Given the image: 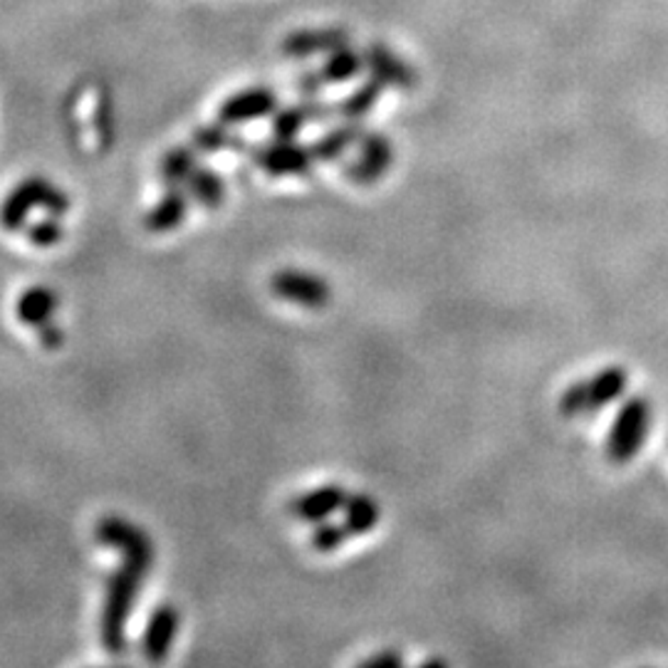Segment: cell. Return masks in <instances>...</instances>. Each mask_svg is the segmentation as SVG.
I'll use <instances>...</instances> for the list:
<instances>
[{
	"mask_svg": "<svg viewBox=\"0 0 668 668\" xmlns=\"http://www.w3.org/2000/svg\"><path fill=\"white\" fill-rule=\"evenodd\" d=\"M359 666H365V668H399V666H404V656H401L396 648H387V652H381L377 656L365 658V661H359Z\"/></svg>",
	"mask_w": 668,
	"mask_h": 668,
	"instance_id": "83f0119b",
	"label": "cell"
},
{
	"mask_svg": "<svg viewBox=\"0 0 668 668\" xmlns=\"http://www.w3.org/2000/svg\"><path fill=\"white\" fill-rule=\"evenodd\" d=\"M275 112H278V94H275V90L251 88L231 94V97L221 104L218 122L228 124V127H238V124L273 117Z\"/></svg>",
	"mask_w": 668,
	"mask_h": 668,
	"instance_id": "ba28073f",
	"label": "cell"
},
{
	"mask_svg": "<svg viewBox=\"0 0 668 668\" xmlns=\"http://www.w3.org/2000/svg\"><path fill=\"white\" fill-rule=\"evenodd\" d=\"M422 666H424V668H426V666H448V661H444V658H434V661H424Z\"/></svg>",
	"mask_w": 668,
	"mask_h": 668,
	"instance_id": "4dcf8cb0",
	"label": "cell"
},
{
	"mask_svg": "<svg viewBox=\"0 0 668 668\" xmlns=\"http://www.w3.org/2000/svg\"><path fill=\"white\" fill-rule=\"evenodd\" d=\"M145 577V572L129 565V562H122V567L114 569L107 577V591H104V607L100 617V636L104 652L110 656H122L127 652V622L131 619Z\"/></svg>",
	"mask_w": 668,
	"mask_h": 668,
	"instance_id": "6da1fadb",
	"label": "cell"
},
{
	"mask_svg": "<svg viewBox=\"0 0 668 668\" xmlns=\"http://www.w3.org/2000/svg\"><path fill=\"white\" fill-rule=\"evenodd\" d=\"M347 498L349 493L342 488V485L327 483L310 493L298 495V498L288 505V510L295 520H300L304 525H318L322 520H330L334 512L345 508Z\"/></svg>",
	"mask_w": 668,
	"mask_h": 668,
	"instance_id": "8fae6325",
	"label": "cell"
},
{
	"mask_svg": "<svg viewBox=\"0 0 668 668\" xmlns=\"http://www.w3.org/2000/svg\"><path fill=\"white\" fill-rule=\"evenodd\" d=\"M557 408L565 418H577V416L587 414V384H585V379L575 381V384H569L565 391H562Z\"/></svg>",
	"mask_w": 668,
	"mask_h": 668,
	"instance_id": "484cf974",
	"label": "cell"
},
{
	"mask_svg": "<svg viewBox=\"0 0 668 668\" xmlns=\"http://www.w3.org/2000/svg\"><path fill=\"white\" fill-rule=\"evenodd\" d=\"M35 208H45L50 216H65L72 208L70 196L43 176L23 178L0 204V226L8 233L21 231Z\"/></svg>",
	"mask_w": 668,
	"mask_h": 668,
	"instance_id": "7a4b0ae2",
	"label": "cell"
},
{
	"mask_svg": "<svg viewBox=\"0 0 668 668\" xmlns=\"http://www.w3.org/2000/svg\"><path fill=\"white\" fill-rule=\"evenodd\" d=\"M57 308H60V295L53 288H45V285H35V288H27L18 298L15 314L27 327H41V324L53 320Z\"/></svg>",
	"mask_w": 668,
	"mask_h": 668,
	"instance_id": "2e32d148",
	"label": "cell"
},
{
	"mask_svg": "<svg viewBox=\"0 0 668 668\" xmlns=\"http://www.w3.org/2000/svg\"><path fill=\"white\" fill-rule=\"evenodd\" d=\"M188 196L198 200L204 208H218L226 200V184L223 178L208 166H196L194 174L186 181Z\"/></svg>",
	"mask_w": 668,
	"mask_h": 668,
	"instance_id": "44dd1931",
	"label": "cell"
},
{
	"mask_svg": "<svg viewBox=\"0 0 668 668\" xmlns=\"http://www.w3.org/2000/svg\"><path fill=\"white\" fill-rule=\"evenodd\" d=\"M352 540V534L347 530L345 522H330L322 520L314 525V530L310 534V545L314 548V552H320V555H330V552H337L345 542Z\"/></svg>",
	"mask_w": 668,
	"mask_h": 668,
	"instance_id": "cb8c5ba5",
	"label": "cell"
},
{
	"mask_svg": "<svg viewBox=\"0 0 668 668\" xmlns=\"http://www.w3.org/2000/svg\"><path fill=\"white\" fill-rule=\"evenodd\" d=\"M361 67H365V55H359L357 50H352L349 45H345L339 47V50L330 53L318 72L324 84H342L355 80L361 72Z\"/></svg>",
	"mask_w": 668,
	"mask_h": 668,
	"instance_id": "d6986e66",
	"label": "cell"
},
{
	"mask_svg": "<svg viewBox=\"0 0 668 668\" xmlns=\"http://www.w3.org/2000/svg\"><path fill=\"white\" fill-rule=\"evenodd\" d=\"M648 428H652V404H648V399H626L614 416L604 444L609 461L617 465L634 461L646 444Z\"/></svg>",
	"mask_w": 668,
	"mask_h": 668,
	"instance_id": "3957f363",
	"label": "cell"
},
{
	"mask_svg": "<svg viewBox=\"0 0 668 668\" xmlns=\"http://www.w3.org/2000/svg\"><path fill=\"white\" fill-rule=\"evenodd\" d=\"M251 159L267 176H308L314 166L312 149L295 145V139H275L273 145L253 147Z\"/></svg>",
	"mask_w": 668,
	"mask_h": 668,
	"instance_id": "8992f818",
	"label": "cell"
},
{
	"mask_svg": "<svg viewBox=\"0 0 668 668\" xmlns=\"http://www.w3.org/2000/svg\"><path fill=\"white\" fill-rule=\"evenodd\" d=\"M394 164V145L387 134L365 131L359 139V157L345 166V176L352 184L375 186L377 181L387 176V171Z\"/></svg>",
	"mask_w": 668,
	"mask_h": 668,
	"instance_id": "52a82bcc",
	"label": "cell"
},
{
	"mask_svg": "<svg viewBox=\"0 0 668 668\" xmlns=\"http://www.w3.org/2000/svg\"><path fill=\"white\" fill-rule=\"evenodd\" d=\"M322 84L324 82L320 80V72H304L302 78L298 80V90H300L302 97H314V94L320 92Z\"/></svg>",
	"mask_w": 668,
	"mask_h": 668,
	"instance_id": "f546056e",
	"label": "cell"
},
{
	"mask_svg": "<svg viewBox=\"0 0 668 668\" xmlns=\"http://www.w3.org/2000/svg\"><path fill=\"white\" fill-rule=\"evenodd\" d=\"M381 90H384V84H379L377 80L365 82V84H361V88H357L355 92H352L349 97H345V100L337 104L339 117L345 119V122L365 119L367 114L377 107V102L381 97Z\"/></svg>",
	"mask_w": 668,
	"mask_h": 668,
	"instance_id": "7402d4cb",
	"label": "cell"
},
{
	"mask_svg": "<svg viewBox=\"0 0 668 668\" xmlns=\"http://www.w3.org/2000/svg\"><path fill=\"white\" fill-rule=\"evenodd\" d=\"M342 510H345V520H342V522L347 525L352 538H361V534H369L381 520L379 503L367 493L349 495L345 508H342Z\"/></svg>",
	"mask_w": 668,
	"mask_h": 668,
	"instance_id": "ac0fdd59",
	"label": "cell"
},
{
	"mask_svg": "<svg viewBox=\"0 0 668 668\" xmlns=\"http://www.w3.org/2000/svg\"><path fill=\"white\" fill-rule=\"evenodd\" d=\"M37 334H41V342L47 349H57L65 345V332L60 324H55L53 320L41 324V327H37Z\"/></svg>",
	"mask_w": 668,
	"mask_h": 668,
	"instance_id": "f1b7e54d",
	"label": "cell"
},
{
	"mask_svg": "<svg viewBox=\"0 0 668 668\" xmlns=\"http://www.w3.org/2000/svg\"><path fill=\"white\" fill-rule=\"evenodd\" d=\"M188 191L186 188H166V194L161 196L154 206L149 208L145 216V228L154 235H164L176 231V228L186 221L188 216Z\"/></svg>",
	"mask_w": 668,
	"mask_h": 668,
	"instance_id": "5bb4252c",
	"label": "cell"
},
{
	"mask_svg": "<svg viewBox=\"0 0 668 668\" xmlns=\"http://www.w3.org/2000/svg\"><path fill=\"white\" fill-rule=\"evenodd\" d=\"M181 629V614L174 604H159L149 617L145 634H141V656L149 664H164Z\"/></svg>",
	"mask_w": 668,
	"mask_h": 668,
	"instance_id": "9c48e42d",
	"label": "cell"
},
{
	"mask_svg": "<svg viewBox=\"0 0 668 668\" xmlns=\"http://www.w3.org/2000/svg\"><path fill=\"white\" fill-rule=\"evenodd\" d=\"M334 112H337V107H330V104H324L314 97H308L300 104H292V107L278 110L273 114L275 139H295L304 127H308V124L330 119Z\"/></svg>",
	"mask_w": 668,
	"mask_h": 668,
	"instance_id": "4fadbf2b",
	"label": "cell"
},
{
	"mask_svg": "<svg viewBox=\"0 0 668 668\" xmlns=\"http://www.w3.org/2000/svg\"><path fill=\"white\" fill-rule=\"evenodd\" d=\"M94 131H97L100 137V147L107 149L112 147V139H114V114H112V97L110 94H100V102H97V110H94Z\"/></svg>",
	"mask_w": 668,
	"mask_h": 668,
	"instance_id": "4316f807",
	"label": "cell"
},
{
	"mask_svg": "<svg viewBox=\"0 0 668 668\" xmlns=\"http://www.w3.org/2000/svg\"><path fill=\"white\" fill-rule=\"evenodd\" d=\"M198 166L196 161V149L194 147H174L169 149L164 159L159 164V176L164 181L166 188H186L188 176L194 174V169Z\"/></svg>",
	"mask_w": 668,
	"mask_h": 668,
	"instance_id": "ffe728a7",
	"label": "cell"
},
{
	"mask_svg": "<svg viewBox=\"0 0 668 668\" xmlns=\"http://www.w3.org/2000/svg\"><path fill=\"white\" fill-rule=\"evenodd\" d=\"M361 137H365V129H361L359 122H345L339 124V127L330 129L327 134H322L310 149L318 161H337L345 157L352 147L359 145Z\"/></svg>",
	"mask_w": 668,
	"mask_h": 668,
	"instance_id": "e0dca14e",
	"label": "cell"
},
{
	"mask_svg": "<svg viewBox=\"0 0 668 668\" xmlns=\"http://www.w3.org/2000/svg\"><path fill=\"white\" fill-rule=\"evenodd\" d=\"M349 45V33L342 27H314V31H298L283 41V53L295 60L314 55H330L339 47Z\"/></svg>",
	"mask_w": 668,
	"mask_h": 668,
	"instance_id": "7c38bea8",
	"label": "cell"
},
{
	"mask_svg": "<svg viewBox=\"0 0 668 668\" xmlns=\"http://www.w3.org/2000/svg\"><path fill=\"white\" fill-rule=\"evenodd\" d=\"M191 147L200 154H216V151L228 149V147H238V139L228 129V124L218 122V124H208V127H198L194 131V139H191Z\"/></svg>",
	"mask_w": 668,
	"mask_h": 668,
	"instance_id": "603a6c76",
	"label": "cell"
},
{
	"mask_svg": "<svg viewBox=\"0 0 668 668\" xmlns=\"http://www.w3.org/2000/svg\"><path fill=\"white\" fill-rule=\"evenodd\" d=\"M365 67L371 72V80H377L384 88L396 90H412L416 88L418 74L408 62L396 57L391 47L381 43H371L365 53Z\"/></svg>",
	"mask_w": 668,
	"mask_h": 668,
	"instance_id": "30bf717a",
	"label": "cell"
},
{
	"mask_svg": "<svg viewBox=\"0 0 668 668\" xmlns=\"http://www.w3.org/2000/svg\"><path fill=\"white\" fill-rule=\"evenodd\" d=\"M587 384V414H597L599 408L612 406L624 396L629 387V371L624 367H604L595 377L585 379Z\"/></svg>",
	"mask_w": 668,
	"mask_h": 668,
	"instance_id": "9a60e30c",
	"label": "cell"
},
{
	"mask_svg": "<svg viewBox=\"0 0 668 668\" xmlns=\"http://www.w3.org/2000/svg\"><path fill=\"white\" fill-rule=\"evenodd\" d=\"M94 540H97L102 548L117 550L124 562H129V565L141 569L145 575H149L151 567H154L157 560L154 540H151L139 525L124 520L119 515H107V518H102L97 522V528H94Z\"/></svg>",
	"mask_w": 668,
	"mask_h": 668,
	"instance_id": "277c9868",
	"label": "cell"
},
{
	"mask_svg": "<svg viewBox=\"0 0 668 668\" xmlns=\"http://www.w3.org/2000/svg\"><path fill=\"white\" fill-rule=\"evenodd\" d=\"M270 290L278 300L298 304L304 310H322L332 302V288L327 280L304 270H292V267H285L273 275Z\"/></svg>",
	"mask_w": 668,
	"mask_h": 668,
	"instance_id": "5b68a950",
	"label": "cell"
},
{
	"mask_svg": "<svg viewBox=\"0 0 668 668\" xmlns=\"http://www.w3.org/2000/svg\"><path fill=\"white\" fill-rule=\"evenodd\" d=\"M65 238V228L60 223V216H47L45 221H37L27 228V241L37 247L57 245Z\"/></svg>",
	"mask_w": 668,
	"mask_h": 668,
	"instance_id": "d4e9b609",
	"label": "cell"
}]
</instances>
